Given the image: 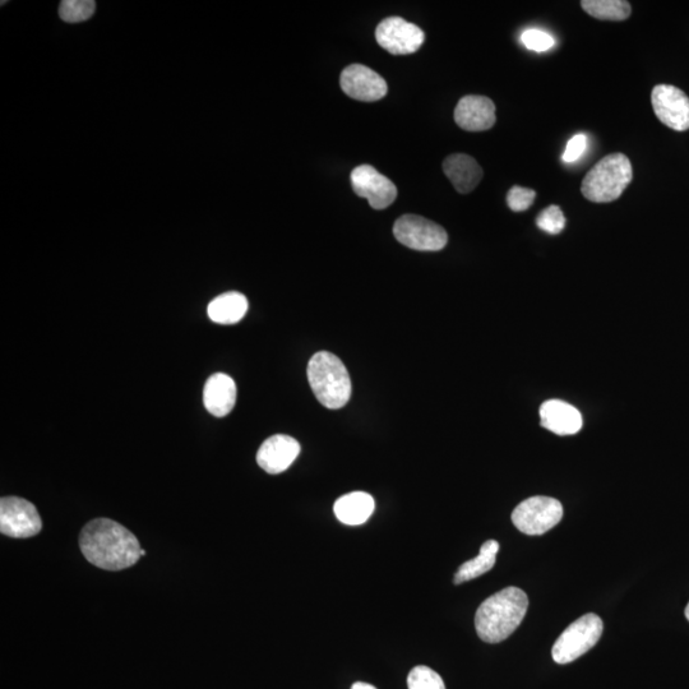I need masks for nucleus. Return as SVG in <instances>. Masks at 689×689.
<instances>
[{
    "mask_svg": "<svg viewBox=\"0 0 689 689\" xmlns=\"http://www.w3.org/2000/svg\"><path fill=\"white\" fill-rule=\"evenodd\" d=\"M83 557L105 571H122L141 558L140 541L131 531L110 519H95L80 534Z\"/></svg>",
    "mask_w": 689,
    "mask_h": 689,
    "instance_id": "f257e3e1",
    "label": "nucleus"
},
{
    "mask_svg": "<svg viewBox=\"0 0 689 689\" xmlns=\"http://www.w3.org/2000/svg\"><path fill=\"white\" fill-rule=\"evenodd\" d=\"M529 598L519 587H507L490 596L475 615L478 636L488 644H499L510 637L524 621Z\"/></svg>",
    "mask_w": 689,
    "mask_h": 689,
    "instance_id": "f03ea898",
    "label": "nucleus"
},
{
    "mask_svg": "<svg viewBox=\"0 0 689 689\" xmlns=\"http://www.w3.org/2000/svg\"><path fill=\"white\" fill-rule=\"evenodd\" d=\"M308 381L314 395L327 409L344 408L351 397V379L339 356L321 351L308 364Z\"/></svg>",
    "mask_w": 689,
    "mask_h": 689,
    "instance_id": "7ed1b4c3",
    "label": "nucleus"
},
{
    "mask_svg": "<svg viewBox=\"0 0 689 689\" xmlns=\"http://www.w3.org/2000/svg\"><path fill=\"white\" fill-rule=\"evenodd\" d=\"M633 179L630 159L624 154H612L603 157L593 169L586 174L581 192L586 200L595 203L617 201Z\"/></svg>",
    "mask_w": 689,
    "mask_h": 689,
    "instance_id": "20e7f679",
    "label": "nucleus"
},
{
    "mask_svg": "<svg viewBox=\"0 0 689 689\" xmlns=\"http://www.w3.org/2000/svg\"><path fill=\"white\" fill-rule=\"evenodd\" d=\"M603 630L604 624L599 615L591 613L578 618L554 644L553 660L557 664H570L581 658L598 644Z\"/></svg>",
    "mask_w": 689,
    "mask_h": 689,
    "instance_id": "39448f33",
    "label": "nucleus"
},
{
    "mask_svg": "<svg viewBox=\"0 0 689 689\" xmlns=\"http://www.w3.org/2000/svg\"><path fill=\"white\" fill-rule=\"evenodd\" d=\"M563 517L562 503L556 498L531 497L512 513L513 525L526 535H543L556 527Z\"/></svg>",
    "mask_w": 689,
    "mask_h": 689,
    "instance_id": "423d86ee",
    "label": "nucleus"
},
{
    "mask_svg": "<svg viewBox=\"0 0 689 689\" xmlns=\"http://www.w3.org/2000/svg\"><path fill=\"white\" fill-rule=\"evenodd\" d=\"M393 235L405 247L420 252H438L446 247L447 231L441 225L418 215L401 216L393 226Z\"/></svg>",
    "mask_w": 689,
    "mask_h": 689,
    "instance_id": "0eeeda50",
    "label": "nucleus"
},
{
    "mask_svg": "<svg viewBox=\"0 0 689 689\" xmlns=\"http://www.w3.org/2000/svg\"><path fill=\"white\" fill-rule=\"evenodd\" d=\"M43 529L34 504L20 497L0 499V531L13 539H29Z\"/></svg>",
    "mask_w": 689,
    "mask_h": 689,
    "instance_id": "6e6552de",
    "label": "nucleus"
},
{
    "mask_svg": "<svg viewBox=\"0 0 689 689\" xmlns=\"http://www.w3.org/2000/svg\"><path fill=\"white\" fill-rule=\"evenodd\" d=\"M377 43L393 55H408L418 52L424 44L425 34L414 23L401 17L386 18L376 31Z\"/></svg>",
    "mask_w": 689,
    "mask_h": 689,
    "instance_id": "1a4fd4ad",
    "label": "nucleus"
},
{
    "mask_svg": "<svg viewBox=\"0 0 689 689\" xmlns=\"http://www.w3.org/2000/svg\"><path fill=\"white\" fill-rule=\"evenodd\" d=\"M651 104L661 123L677 132L689 129V97L678 87L658 85L651 92Z\"/></svg>",
    "mask_w": 689,
    "mask_h": 689,
    "instance_id": "9d476101",
    "label": "nucleus"
},
{
    "mask_svg": "<svg viewBox=\"0 0 689 689\" xmlns=\"http://www.w3.org/2000/svg\"><path fill=\"white\" fill-rule=\"evenodd\" d=\"M351 184L359 197L368 200L374 210H385L395 202L397 188L371 165H360L351 173Z\"/></svg>",
    "mask_w": 689,
    "mask_h": 689,
    "instance_id": "9b49d317",
    "label": "nucleus"
},
{
    "mask_svg": "<svg viewBox=\"0 0 689 689\" xmlns=\"http://www.w3.org/2000/svg\"><path fill=\"white\" fill-rule=\"evenodd\" d=\"M342 91L351 99L373 103L387 95L388 87L385 78L363 64H351L341 73Z\"/></svg>",
    "mask_w": 689,
    "mask_h": 689,
    "instance_id": "f8f14e48",
    "label": "nucleus"
},
{
    "mask_svg": "<svg viewBox=\"0 0 689 689\" xmlns=\"http://www.w3.org/2000/svg\"><path fill=\"white\" fill-rule=\"evenodd\" d=\"M300 453L297 439L285 434H276L262 443L257 453V462L261 469L271 475L288 470Z\"/></svg>",
    "mask_w": 689,
    "mask_h": 689,
    "instance_id": "ddd939ff",
    "label": "nucleus"
},
{
    "mask_svg": "<svg viewBox=\"0 0 689 689\" xmlns=\"http://www.w3.org/2000/svg\"><path fill=\"white\" fill-rule=\"evenodd\" d=\"M496 105L489 97H462L455 109L457 126L467 132H484L496 124Z\"/></svg>",
    "mask_w": 689,
    "mask_h": 689,
    "instance_id": "4468645a",
    "label": "nucleus"
},
{
    "mask_svg": "<svg viewBox=\"0 0 689 689\" xmlns=\"http://www.w3.org/2000/svg\"><path fill=\"white\" fill-rule=\"evenodd\" d=\"M543 428L558 436H573L582 429V415L575 406L562 400L545 401L539 410Z\"/></svg>",
    "mask_w": 689,
    "mask_h": 689,
    "instance_id": "2eb2a0df",
    "label": "nucleus"
},
{
    "mask_svg": "<svg viewBox=\"0 0 689 689\" xmlns=\"http://www.w3.org/2000/svg\"><path fill=\"white\" fill-rule=\"evenodd\" d=\"M237 402V385L225 373H216L207 379L203 388V404L211 415L224 418L233 411Z\"/></svg>",
    "mask_w": 689,
    "mask_h": 689,
    "instance_id": "dca6fc26",
    "label": "nucleus"
},
{
    "mask_svg": "<svg viewBox=\"0 0 689 689\" xmlns=\"http://www.w3.org/2000/svg\"><path fill=\"white\" fill-rule=\"evenodd\" d=\"M443 171L456 191L462 194L473 192L483 179V169L473 157L465 154L448 156L443 161Z\"/></svg>",
    "mask_w": 689,
    "mask_h": 689,
    "instance_id": "f3484780",
    "label": "nucleus"
},
{
    "mask_svg": "<svg viewBox=\"0 0 689 689\" xmlns=\"http://www.w3.org/2000/svg\"><path fill=\"white\" fill-rule=\"evenodd\" d=\"M376 502L371 494L353 492L337 499L334 511L337 520L349 526L363 525L373 515Z\"/></svg>",
    "mask_w": 689,
    "mask_h": 689,
    "instance_id": "a211bd4d",
    "label": "nucleus"
},
{
    "mask_svg": "<svg viewBox=\"0 0 689 689\" xmlns=\"http://www.w3.org/2000/svg\"><path fill=\"white\" fill-rule=\"evenodd\" d=\"M248 299L242 293L229 291L219 295L208 304L207 313L212 322L219 325H235L248 312Z\"/></svg>",
    "mask_w": 689,
    "mask_h": 689,
    "instance_id": "6ab92c4d",
    "label": "nucleus"
},
{
    "mask_svg": "<svg viewBox=\"0 0 689 689\" xmlns=\"http://www.w3.org/2000/svg\"><path fill=\"white\" fill-rule=\"evenodd\" d=\"M498 552V541H485L483 547L480 548L479 556L462 564L459 571L456 572L453 582H455L456 585H460L464 584V582L474 580V578L483 576L484 573L492 570L494 564H496Z\"/></svg>",
    "mask_w": 689,
    "mask_h": 689,
    "instance_id": "aec40b11",
    "label": "nucleus"
},
{
    "mask_svg": "<svg viewBox=\"0 0 689 689\" xmlns=\"http://www.w3.org/2000/svg\"><path fill=\"white\" fill-rule=\"evenodd\" d=\"M581 7L587 15L601 21H624L632 12L631 4L626 0H584Z\"/></svg>",
    "mask_w": 689,
    "mask_h": 689,
    "instance_id": "412c9836",
    "label": "nucleus"
},
{
    "mask_svg": "<svg viewBox=\"0 0 689 689\" xmlns=\"http://www.w3.org/2000/svg\"><path fill=\"white\" fill-rule=\"evenodd\" d=\"M95 9L94 0H64L60 3L59 16L64 22L78 23L89 20Z\"/></svg>",
    "mask_w": 689,
    "mask_h": 689,
    "instance_id": "4be33fe9",
    "label": "nucleus"
},
{
    "mask_svg": "<svg viewBox=\"0 0 689 689\" xmlns=\"http://www.w3.org/2000/svg\"><path fill=\"white\" fill-rule=\"evenodd\" d=\"M409 689H446L441 675L433 669L419 665L409 673Z\"/></svg>",
    "mask_w": 689,
    "mask_h": 689,
    "instance_id": "5701e85b",
    "label": "nucleus"
},
{
    "mask_svg": "<svg viewBox=\"0 0 689 689\" xmlns=\"http://www.w3.org/2000/svg\"><path fill=\"white\" fill-rule=\"evenodd\" d=\"M536 225L545 233L557 235L562 233L564 226H566V217H564L561 207L552 205L541 212L536 219Z\"/></svg>",
    "mask_w": 689,
    "mask_h": 689,
    "instance_id": "b1692460",
    "label": "nucleus"
},
{
    "mask_svg": "<svg viewBox=\"0 0 689 689\" xmlns=\"http://www.w3.org/2000/svg\"><path fill=\"white\" fill-rule=\"evenodd\" d=\"M535 198L533 189L515 186L507 194V205L513 212H524L533 206Z\"/></svg>",
    "mask_w": 689,
    "mask_h": 689,
    "instance_id": "393cba45",
    "label": "nucleus"
},
{
    "mask_svg": "<svg viewBox=\"0 0 689 689\" xmlns=\"http://www.w3.org/2000/svg\"><path fill=\"white\" fill-rule=\"evenodd\" d=\"M522 44L526 46L527 49L534 50V52H547V50L552 49L554 46V39L552 36L547 34V32L530 29L526 30L524 34L521 35Z\"/></svg>",
    "mask_w": 689,
    "mask_h": 689,
    "instance_id": "a878e982",
    "label": "nucleus"
},
{
    "mask_svg": "<svg viewBox=\"0 0 689 689\" xmlns=\"http://www.w3.org/2000/svg\"><path fill=\"white\" fill-rule=\"evenodd\" d=\"M587 149V138L584 134H577L571 138L567 143L566 151L563 154V160L566 163H575Z\"/></svg>",
    "mask_w": 689,
    "mask_h": 689,
    "instance_id": "bb28decb",
    "label": "nucleus"
},
{
    "mask_svg": "<svg viewBox=\"0 0 689 689\" xmlns=\"http://www.w3.org/2000/svg\"><path fill=\"white\" fill-rule=\"evenodd\" d=\"M351 689H377V688L372 686V684L363 683V682H356L353 684V687H351Z\"/></svg>",
    "mask_w": 689,
    "mask_h": 689,
    "instance_id": "cd10ccee",
    "label": "nucleus"
},
{
    "mask_svg": "<svg viewBox=\"0 0 689 689\" xmlns=\"http://www.w3.org/2000/svg\"><path fill=\"white\" fill-rule=\"evenodd\" d=\"M686 618L689 621V603H688L687 608H686Z\"/></svg>",
    "mask_w": 689,
    "mask_h": 689,
    "instance_id": "c85d7f7f",
    "label": "nucleus"
},
{
    "mask_svg": "<svg viewBox=\"0 0 689 689\" xmlns=\"http://www.w3.org/2000/svg\"><path fill=\"white\" fill-rule=\"evenodd\" d=\"M145 556H146V550H145V549H141V557H145Z\"/></svg>",
    "mask_w": 689,
    "mask_h": 689,
    "instance_id": "c756f323",
    "label": "nucleus"
}]
</instances>
